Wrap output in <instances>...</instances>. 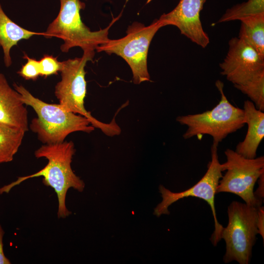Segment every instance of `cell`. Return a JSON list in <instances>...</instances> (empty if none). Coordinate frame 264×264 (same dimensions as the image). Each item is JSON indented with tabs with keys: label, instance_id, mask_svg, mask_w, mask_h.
Wrapping results in <instances>:
<instances>
[{
	"label": "cell",
	"instance_id": "obj_16",
	"mask_svg": "<svg viewBox=\"0 0 264 264\" xmlns=\"http://www.w3.org/2000/svg\"><path fill=\"white\" fill-rule=\"evenodd\" d=\"M25 132L22 130L0 124V164L13 160Z\"/></svg>",
	"mask_w": 264,
	"mask_h": 264
},
{
	"label": "cell",
	"instance_id": "obj_9",
	"mask_svg": "<svg viewBox=\"0 0 264 264\" xmlns=\"http://www.w3.org/2000/svg\"><path fill=\"white\" fill-rule=\"evenodd\" d=\"M218 145L213 143L211 147V160L202 177L190 188L178 193L172 192L163 185L159 187L162 198V201L154 209V214L157 217L163 214L169 215L168 207L172 204L184 198L195 197L205 200L210 206L214 220L215 230L211 241L214 246L220 241L222 226L219 222L215 206V197L220 179L223 172L218 154Z\"/></svg>",
	"mask_w": 264,
	"mask_h": 264
},
{
	"label": "cell",
	"instance_id": "obj_21",
	"mask_svg": "<svg viewBox=\"0 0 264 264\" xmlns=\"http://www.w3.org/2000/svg\"><path fill=\"white\" fill-rule=\"evenodd\" d=\"M257 227L258 234L264 240V208L262 205L257 209Z\"/></svg>",
	"mask_w": 264,
	"mask_h": 264
},
{
	"label": "cell",
	"instance_id": "obj_19",
	"mask_svg": "<svg viewBox=\"0 0 264 264\" xmlns=\"http://www.w3.org/2000/svg\"><path fill=\"white\" fill-rule=\"evenodd\" d=\"M39 62L40 76L44 78L57 74L62 69V62L59 61L57 57L52 55H44Z\"/></svg>",
	"mask_w": 264,
	"mask_h": 264
},
{
	"label": "cell",
	"instance_id": "obj_20",
	"mask_svg": "<svg viewBox=\"0 0 264 264\" xmlns=\"http://www.w3.org/2000/svg\"><path fill=\"white\" fill-rule=\"evenodd\" d=\"M23 58L27 60V62L22 66L17 73L26 80H36L40 76L39 61L30 58L25 53Z\"/></svg>",
	"mask_w": 264,
	"mask_h": 264
},
{
	"label": "cell",
	"instance_id": "obj_10",
	"mask_svg": "<svg viewBox=\"0 0 264 264\" xmlns=\"http://www.w3.org/2000/svg\"><path fill=\"white\" fill-rule=\"evenodd\" d=\"M220 66V73L234 86L242 85L264 71V57L243 40L234 37Z\"/></svg>",
	"mask_w": 264,
	"mask_h": 264
},
{
	"label": "cell",
	"instance_id": "obj_17",
	"mask_svg": "<svg viewBox=\"0 0 264 264\" xmlns=\"http://www.w3.org/2000/svg\"><path fill=\"white\" fill-rule=\"evenodd\" d=\"M264 14V0H248L226 10L218 22L240 20Z\"/></svg>",
	"mask_w": 264,
	"mask_h": 264
},
{
	"label": "cell",
	"instance_id": "obj_15",
	"mask_svg": "<svg viewBox=\"0 0 264 264\" xmlns=\"http://www.w3.org/2000/svg\"><path fill=\"white\" fill-rule=\"evenodd\" d=\"M240 21L238 37L264 57V14L248 17Z\"/></svg>",
	"mask_w": 264,
	"mask_h": 264
},
{
	"label": "cell",
	"instance_id": "obj_5",
	"mask_svg": "<svg viewBox=\"0 0 264 264\" xmlns=\"http://www.w3.org/2000/svg\"><path fill=\"white\" fill-rule=\"evenodd\" d=\"M215 85L221 97L214 108L202 113L179 116L176 118L180 124L187 127L183 135L185 139L196 136L200 140L202 135L207 134L213 137V143L219 145L229 134L246 124L243 109L229 102L223 91V83L217 80Z\"/></svg>",
	"mask_w": 264,
	"mask_h": 264
},
{
	"label": "cell",
	"instance_id": "obj_8",
	"mask_svg": "<svg viewBox=\"0 0 264 264\" xmlns=\"http://www.w3.org/2000/svg\"><path fill=\"white\" fill-rule=\"evenodd\" d=\"M224 154L226 161L222 164L226 171L220 179L217 193H231L241 197L249 205L259 207L262 202L254 195V187L264 172V156L252 159L245 158L235 151L227 149Z\"/></svg>",
	"mask_w": 264,
	"mask_h": 264
},
{
	"label": "cell",
	"instance_id": "obj_13",
	"mask_svg": "<svg viewBox=\"0 0 264 264\" xmlns=\"http://www.w3.org/2000/svg\"><path fill=\"white\" fill-rule=\"evenodd\" d=\"M243 110L248 129L244 140L238 144L235 151L252 159L256 157L257 149L264 137V113L249 100L244 101Z\"/></svg>",
	"mask_w": 264,
	"mask_h": 264
},
{
	"label": "cell",
	"instance_id": "obj_7",
	"mask_svg": "<svg viewBox=\"0 0 264 264\" xmlns=\"http://www.w3.org/2000/svg\"><path fill=\"white\" fill-rule=\"evenodd\" d=\"M258 208L237 201H232L228 206V223L221 233V239L226 244L223 258L224 263L233 261L240 264L250 263L252 247L258 234Z\"/></svg>",
	"mask_w": 264,
	"mask_h": 264
},
{
	"label": "cell",
	"instance_id": "obj_18",
	"mask_svg": "<svg viewBox=\"0 0 264 264\" xmlns=\"http://www.w3.org/2000/svg\"><path fill=\"white\" fill-rule=\"evenodd\" d=\"M234 86L246 95L257 109L264 111V71L261 72L245 83Z\"/></svg>",
	"mask_w": 264,
	"mask_h": 264
},
{
	"label": "cell",
	"instance_id": "obj_12",
	"mask_svg": "<svg viewBox=\"0 0 264 264\" xmlns=\"http://www.w3.org/2000/svg\"><path fill=\"white\" fill-rule=\"evenodd\" d=\"M0 124L28 130L27 110L21 95L9 85L5 76L0 73Z\"/></svg>",
	"mask_w": 264,
	"mask_h": 264
},
{
	"label": "cell",
	"instance_id": "obj_14",
	"mask_svg": "<svg viewBox=\"0 0 264 264\" xmlns=\"http://www.w3.org/2000/svg\"><path fill=\"white\" fill-rule=\"evenodd\" d=\"M44 33L30 31L16 23L4 12L0 3V46L3 52L5 66L12 65L10 51L23 39H28L34 35H43Z\"/></svg>",
	"mask_w": 264,
	"mask_h": 264
},
{
	"label": "cell",
	"instance_id": "obj_11",
	"mask_svg": "<svg viewBox=\"0 0 264 264\" xmlns=\"http://www.w3.org/2000/svg\"><path fill=\"white\" fill-rule=\"evenodd\" d=\"M206 1L180 0L173 10L163 14L158 20L165 26H176L181 34L198 45L205 48L209 43V38L202 27L200 13Z\"/></svg>",
	"mask_w": 264,
	"mask_h": 264
},
{
	"label": "cell",
	"instance_id": "obj_22",
	"mask_svg": "<svg viewBox=\"0 0 264 264\" xmlns=\"http://www.w3.org/2000/svg\"><path fill=\"white\" fill-rule=\"evenodd\" d=\"M257 181L258 187L254 192V195L257 199L263 202L264 197V172L261 174Z\"/></svg>",
	"mask_w": 264,
	"mask_h": 264
},
{
	"label": "cell",
	"instance_id": "obj_2",
	"mask_svg": "<svg viewBox=\"0 0 264 264\" xmlns=\"http://www.w3.org/2000/svg\"><path fill=\"white\" fill-rule=\"evenodd\" d=\"M14 89L21 95L24 105L30 106L37 117L31 120V130L44 144L61 143L71 133H90L94 127L86 117L65 109L60 104H48L34 96L22 85L14 84Z\"/></svg>",
	"mask_w": 264,
	"mask_h": 264
},
{
	"label": "cell",
	"instance_id": "obj_6",
	"mask_svg": "<svg viewBox=\"0 0 264 264\" xmlns=\"http://www.w3.org/2000/svg\"><path fill=\"white\" fill-rule=\"evenodd\" d=\"M164 23L158 19L148 26L134 22L129 25L124 37L109 39L96 49L98 52L115 54L122 58L130 66L135 84L150 81L147 57L149 46L154 36Z\"/></svg>",
	"mask_w": 264,
	"mask_h": 264
},
{
	"label": "cell",
	"instance_id": "obj_1",
	"mask_svg": "<svg viewBox=\"0 0 264 264\" xmlns=\"http://www.w3.org/2000/svg\"><path fill=\"white\" fill-rule=\"evenodd\" d=\"M75 152L74 144L71 141L42 145L34 154L37 158H45L48 160L46 166L32 175L19 177L16 181L0 188V194L8 193L25 180L42 176L43 184L53 188L57 195L58 218L65 219L71 214L66 205L67 190L73 188L82 192L85 187L84 182L74 174L71 167Z\"/></svg>",
	"mask_w": 264,
	"mask_h": 264
},
{
	"label": "cell",
	"instance_id": "obj_4",
	"mask_svg": "<svg viewBox=\"0 0 264 264\" xmlns=\"http://www.w3.org/2000/svg\"><path fill=\"white\" fill-rule=\"evenodd\" d=\"M60 10L56 18L49 24L44 37H56L64 43L61 50L67 53L70 49L79 47L83 51H95L97 46L109 39L110 27L119 18L120 15L113 18L105 28L92 31L82 22L80 11L85 7L80 0H59Z\"/></svg>",
	"mask_w": 264,
	"mask_h": 264
},
{
	"label": "cell",
	"instance_id": "obj_23",
	"mask_svg": "<svg viewBox=\"0 0 264 264\" xmlns=\"http://www.w3.org/2000/svg\"><path fill=\"white\" fill-rule=\"evenodd\" d=\"M4 231L0 224V264H10V260L5 256L3 252V237Z\"/></svg>",
	"mask_w": 264,
	"mask_h": 264
},
{
	"label": "cell",
	"instance_id": "obj_3",
	"mask_svg": "<svg viewBox=\"0 0 264 264\" xmlns=\"http://www.w3.org/2000/svg\"><path fill=\"white\" fill-rule=\"evenodd\" d=\"M94 54V51L86 50L81 57L62 62L61 80L55 86V95L59 104L65 109L87 118L94 128L100 129L107 135H119L121 129L114 118L109 123H103L94 118L85 107L87 93L85 68L87 62L92 60Z\"/></svg>",
	"mask_w": 264,
	"mask_h": 264
}]
</instances>
